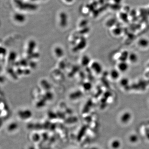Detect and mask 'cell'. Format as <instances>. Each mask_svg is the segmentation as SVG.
<instances>
[{
    "label": "cell",
    "instance_id": "1",
    "mask_svg": "<svg viewBox=\"0 0 149 149\" xmlns=\"http://www.w3.org/2000/svg\"><path fill=\"white\" fill-rule=\"evenodd\" d=\"M118 70L119 72L125 73L129 69V64L126 61H120L118 64Z\"/></svg>",
    "mask_w": 149,
    "mask_h": 149
},
{
    "label": "cell",
    "instance_id": "18",
    "mask_svg": "<svg viewBox=\"0 0 149 149\" xmlns=\"http://www.w3.org/2000/svg\"><path fill=\"white\" fill-rule=\"evenodd\" d=\"M128 83V80L127 79L124 78L120 80V84L122 86H126Z\"/></svg>",
    "mask_w": 149,
    "mask_h": 149
},
{
    "label": "cell",
    "instance_id": "2",
    "mask_svg": "<svg viewBox=\"0 0 149 149\" xmlns=\"http://www.w3.org/2000/svg\"><path fill=\"white\" fill-rule=\"evenodd\" d=\"M138 45L142 49H145L149 46V40L145 38H141L138 41Z\"/></svg>",
    "mask_w": 149,
    "mask_h": 149
},
{
    "label": "cell",
    "instance_id": "5",
    "mask_svg": "<svg viewBox=\"0 0 149 149\" xmlns=\"http://www.w3.org/2000/svg\"><path fill=\"white\" fill-rule=\"evenodd\" d=\"M86 45H87V42H86V40L84 38H83L82 39H81L80 42L78 44H77V46H76V48H75V51L80 50L82 49H84L85 48Z\"/></svg>",
    "mask_w": 149,
    "mask_h": 149
},
{
    "label": "cell",
    "instance_id": "17",
    "mask_svg": "<svg viewBox=\"0 0 149 149\" xmlns=\"http://www.w3.org/2000/svg\"><path fill=\"white\" fill-rule=\"evenodd\" d=\"M42 84L43 87L46 89H49L50 87V85L49 84V83L46 81L43 80L42 82Z\"/></svg>",
    "mask_w": 149,
    "mask_h": 149
},
{
    "label": "cell",
    "instance_id": "4",
    "mask_svg": "<svg viewBox=\"0 0 149 149\" xmlns=\"http://www.w3.org/2000/svg\"><path fill=\"white\" fill-rule=\"evenodd\" d=\"M138 59L139 57L138 55L136 53L132 52L129 53L128 60L129 61L130 63L132 64H135L138 61Z\"/></svg>",
    "mask_w": 149,
    "mask_h": 149
},
{
    "label": "cell",
    "instance_id": "8",
    "mask_svg": "<svg viewBox=\"0 0 149 149\" xmlns=\"http://www.w3.org/2000/svg\"><path fill=\"white\" fill-rule=\"evenodd\" d=\"M36 43L34 41H32L29 43L28 48V53L30 54L32 53L34 51V48H35Z\"/></svg>",
    "mask_w": 149,
    "mask_h": 149
},
{
    "label": "cell",
    "instance_id": "12",
    "mask_svg": "<svg viewBox=\"0 0 149 149\" xmlns=\"http://www.w3.org/2000/svg\"><path fill=\"white\" fill-rule=\"evenodd\" d=\"M130 117H131V115H130V114L128 113H126L122 116L121 120V121L123 122H127L130 120Z\"/></svg>",
    "mask_w": 149,
    "mask_h": 149
},
{
    "label": "cell",
    "instance_id": "10",
    "mask_svg": "<svg viewBox=\"0 0 149 149\" xmlns=\"http://www.w3.org/2000/svg\"><path fill=\"white\" fill-rule=\"evenodd\" d=\"M90 59L87 56H83L82 59V64L83 66H87L90 63Z\"/></svg>",
    "mask_w": 149,
    "mask_h": 149
},
{
    "label": "cell",
    "instance_id": "15",
    "mask_svg": "<svg viewBox=\"0 0 149 149\" xmlns=\"http://www.w3.org/2000/svg\"><path fill=\"white\" fill-rule=\"evenodd\" d=\"M82 94V93L81 92H74L71 95V97H72V98H75L76 97V98H78V97H80V96H81Z\"/></svg>",
    "mask_w": 149,
    "mask_h": 149
},
{
    "label": "cell",
    "instance_id": "9",
    "mask_svg": "<svg viewBox=\"0 0 149 149\" xmlns=\"http://www.w3.org/2000/svg\"><path fill=\"white\" fill-rule=\"evenodd\" d=\"M54 51H55V53L56 56L58 57H62L64 54V52H63V50L61 47H59L56 48Z\"/></svg>",
    "mask_w": 149,
    "mask_h": 149
},
{
    "label": "cell",
    "instance_id": "11",
    "mask_svg": "<svg viewBox=\"0 0 149 149\" xmlns=\"http://www.w3.org/2000/svg\"><path fill=\"white\" fill-rule=\"evenodd\" d=\"M129 54V53L127 52V51H123L120 56V61H126V59H128Z\"/></svg>",
    "mask_w": 149,
    "mask_h": 149
},
{
    "label": "cell",
    "instance_id": "14",
    "mask_svg": "<svg viewBox=\"0 0 149 149\" xmlns=\"http://www.w3.org/2000/svg\"><path fill=\"white\" fill-rule=\"evenodd\" d=\"M120 146V143L118 140H115L112 144V146L114 148H118Z\"/></svg>",
    "mask_w": 149,
    "mask_h": 149
},
{
    "label": "cell",
    "instance_id": "3",
    "mask_svg": "<svg viewBox=\"0 0 149 149\" xmlns=\"http://www.w3.org/2000/svg\"><path fill=\"white\" fill-rule=\"evenodd\" d=\"M91 67L94 70V71H95V73L97 74H100L102 71V65L99 62H97V61L93 62L92 63Z\"/></svg>",
    "mask_w": 149,
    "mask_h": 149
},
{
    "label": "cell",
    "instance_id": "16",
    "mask_svg": "<svg viewBox=\"0 0 149 149\" xmlns=\"http://www.w3.org/2000/svg\"><path fill=\"white\" fill-rule=\"evenodd\" d=\"M83 87H84V89H85V90H89L92 87V85H91V84L90 83H87L84 84Z\"/></svg>",
    "mask_w": 149,
    "mask_h": 149
},
{
    "label": "cell",
    "instance_id": "19",
    "mask_svg": "<svg viewBox=\"0 0 149 149\" xmlns=\"http://www.w3.org/2000/svg\"><path fill=\"white\" fill-rule=\"evenodd\" d=\"M138 137L137 136L133 135L130 137V140L132 142H136L138 140Z\"/></svg>",
    "mask_w": 149,
    "mask_h": 149
},
{
    "label": "cell",
    "instance_id": "13",
    "mask_svg": "<svg viewBox=\"0 0 149 149\" xmlns=\"http://www.w3.org/2000/svg\"><path fill=\"white\" fill-rule=\"evenodd\" d=\"M61 24L62 26H65L67 24V18L65 16H63L61 18Z\"/></svg>",
    "mask_w": 149,
    "mask_h": 149
},
{
    "label": "cell",
    "instance_id": "6",
    "mask_svg": "<svg viewBox=\"0 0 149 149\" xmlns=\"http://www.w3.org/2000/svg\"><path fill=\"white\" fill-rule=\"evenodd\" d=\"M111 77L113 79H117L119 78L120 75V72L118 69H113L110 73Z\"/></svg>",
    "mask_w": 149,
    "mask_h": 149
},
{
    "label": "cell",
    "instance_id": "7",
    "mask_svg": "<svg viewBox=\"0 0 149 149\" xmlns=\"http://www.w3.org/2000/svg\"><path fill=\"white\" fill-rule=\"evenodd\" d=\"M14 19L16 22H24L25 18L23 15L21 14H16L14 16Z\"/></svg>",
    "mask_w": 149,
    "mask_h": 149
}]
</instances>
